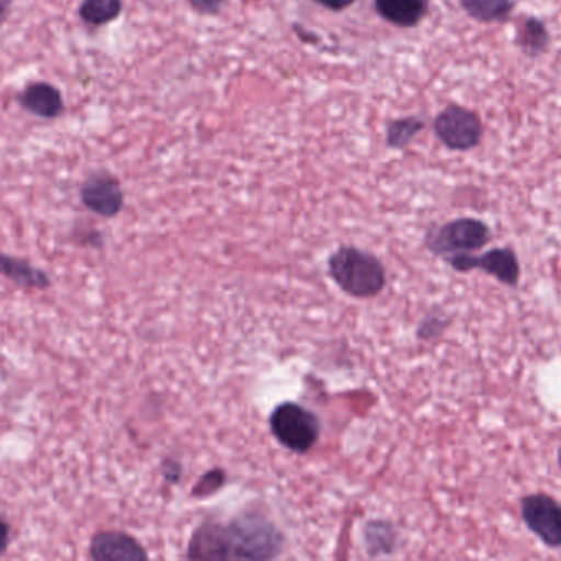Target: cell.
Returning <instances> with one entry per match:
<instances>
[{
  "instance_id": "1",
  "label": "cell",
  "mask_w": 561,
  "mask_h": 561,
  "mask_svg": "<svg viewBox=\"0 0 561 561\" xmlns=\"http://www.w3.org/2000/svg\"><path fill=\"white\" fill-rule=\"evenodd\" d=\"M280 536L268 520L243 516L230 524H204L191 537L190 561H272Z\"/></svg>"
},
{
  "instance_id": "2",
  "label": "cell",
  "mask_w": 561,
  "mask_h": 561,
  "mask_svg": "<svg viewBox=\"0 0 561 561\" xmlns=\"http://www.w3.org/2000/svg\"><path fill=\"white\" fill-rule=\"evenodd\" d=\"M329 272L343 293L358 299L378 296L386 286L382 263L371 253L356 247H342L332 253Z\"/></svg>"
},
{
  "instance_id": "3",
  "label": "cell",
  "mask_w": 561,
  "mask_h": 561,
  "mask_svg": "<svg viewBox=\"0 0 561 561\" xmlns=\"http://www.w3.org/2000/svg\"><path fill=\"white\" fill-rule=\"evenodd\" d=\"M270 427L276 440L296 454H306L319 440V419L296 402H283L273 411Z\"/></svg>"
},
{
  "instance_id": "4",
  "label": "cell",
  "mask_w": 561,
  "mask_h": 561,
  "mask_svg": "<svg viewBox=\"0 0 561 561\" xmlns=\"http://www.w3.org/2000/svg\"><path fill=\"white\" fill-rule=\"evenodd\" d=\"M490 239L486 224L478 219H457L432 232L427 237V247L437 255H465L480 250Z\"/></svg>"
},
{
  "instance_id": "5",
  "label": "cell",
  "mask_w": 561,
  "mask_h": 561,
  "mask_svg": "<svg viewBox=\"0 0 561 561\" xmlns=\"http://www.w3.org/2000/svg\"><path fill=\"white\" fill-rule=\"evenodd\" d=\"M435 135L450 150L467 151L480 145L483 124L474 112L450 105L435 118Z\"/></svg>"
},
{
  "instance_id": "6",
  "label": "cell",
  "mask_w": 561,
  "mask_h": 561,
  "mask_svg": "<svg viewBox=\"0 0 561 561\" xmlns=\"http://www.w3.org/2000/svg\"><path fill=\"white\" fill-rule=\"evenodd\" d=\"M520 513L530 533L550 549H561V503L546 493L527 494L520 500Z\"/></svg>"
},
{
  "instance_id": "7",
  "label": "cell",
  "mask_w": 561,
  "mask_h": 561,
  "mask_svg": "<svg viewBox=\"0 0 561 561\" xmlns=\"http://www.w3.org/2000/svg\"><path fill=\"white\" fill-rule=\"evenodd\" d=\"M82 206L95 216L114 219L124 209L125 194L121 181L107 171H94L79 190Z\"/></svg>"
},
{
  "instance_id": "8",
  "label": "cell",
  "mask_w": 561,
  "mask_h": 561,
  "mask_svg": "<svg viewBox=\"0 0 561 561\" xmlns=\"http://www.w3.org/2000/svg\"><path fill=\"white\" fill-rule=\"evenodd\" d=\"M447 262L457 272L483 270V272L490 273L507 286H516L520 276L519 262H517L516 255L506 249L491 250L480 259H474V256L467 255V253L465 255H451L448 256Z\"/></svg>"
},
{
  "instance_id": "9",
  "label": "cell",
  "mask_w": 561,
  "mask_h": 561,
  "mask_svg": "<svg viewBox=\"0 0 561 561\" xmlns=\"http://www.w3.org/2000/svg\"><path fill=\"white\" fill-rule=\"evenodd\" d=\"M92 561H148L144 547L124 533H101L91 542Z\"/></svg>"
},
{
  "instance_id": "10",
  "label": "cell",
  "mask_w": 561,
  "mask_h": 561,
  "mask_svg": "<svg viewBox=\"0 0 561 561\" xmlns=\"http://www.w3.org/2000/svg\"><path fill=\"white\" fill-rule=\"evenodd\" d=\"M20 105L30 114L39 118H56L65 111L61 92L55 85L46 82H35L30 84L25 91L20 94Z\"/></svg>"
},
{
  "instance_id": "11",
  "label": "cell",
  "mask_w": 561,
  "mask_h": 561,
  "mask_svg": "<svg viewBox=\"0 0 561 561\" xmlns=\"http://www.w3.org/2000/svg\"><path fill=\"white\" fill-rule=\"evenodd\" d=\"M0 276L26 290H46L51 286L48 273L26 260L3 252H0Z\"/></svg>"
},
{
  "instance_id": "12",
  "label": "cell",
  "mask_w": 561,
  "mask_h": 561,
  "mask_svg": "<svg viewBox=\"0 0 561 561\" xmlns=\"http://www.w3.org/2000/svg\"><path fill=\"white\" fill-rule=\"evenodd\" d=\"M375 9L386 22L399 28H412L427 15L428 0H375Z\"/></svg>"
},
{
  "instance_id": "13",
  "label": "cell",
  "mask_w": 561,
  "mask_h": 561,
  "mask_svg": "<svg viewBox=\"0 0 561 561\" xmlns=\"http://www.w3.org/2000/svg\"><path fill=\"white\" fill-rule=\"evenodd\" d=\"M516 43L527 56L543 55L550 45V33L546 23L537 16H527L517 28Z\"/></svg>"
},
{
  "instance_id": "14",
  "label": "cell",
  "mask_w": 561,
  "mask_h": 561,
  "mask_svg": "<svg viewBox=\"0 0 561 561\" xmlns=\"http://www.w3.org/2000/svg\"><path fill=\"white\" fill-rule=\"evenodd\" d=\"M465 12L480 23H501L513 15L514 0H460Z\"/></svg>"
},
{
  "instance_id": "15",
  "label": "cell",
  "mask_w": 561,
  "mask_h": 561,
  "mask_svg": "<svg viewBox=\"0 0 561 561\" xmlns=\"http://www.w3.org/2000/svg\"><path fill=\"white\" fill-rule=\"evenodd\" d=\"M122 12V0H84L79 15L89 25L101 26L117 19Z\"/></svg>"
},
{
  "instance_id": "16",
  "label": "cell",
  "mask_w": 561,
  "mask_h": 561,
  "mask_svg": "<svg viewBox=\"0 0 561 561\" xmlns=\"http://www.w3.org/2000/svg\"><path fill=\"white\" fill-rule=\"evenodd\" d=\"M424 128V122L417 117L399 118V121L391 122L386 131V141L391 148H405L415 135Z\"/></svg>"
},
{
  "instance_id": "17",
  "label": "cell",
  "mask_w": 561,
  "mask_h": 561,
  "mask_svg": "<svg viewBox=\"0 0 561 561\" xmlns=\"http://www.w3.org/2000/svg\"><path fill=\"white\" fill-rule=\"evenodd\" d=\"M190 5L193 7L194 10L201 13H217L224 5H226L227 0H187Z\"/></svg>"
},
{
  "instance_id": "18",
  "label": "cell",
  "mask_w": 561,
  "mask_h": 561,
  "mask_svg": "<svg viewBox=\"0 0 561 561\" xmlns=\"http://www.w3.org/2000/svg\"><path fill=\"white\" fill-rule=\"evenodd\" d=\"M316 2L325 7V9L332 10V12H342V10L352 7L356 0H316Z\"/></svg>"
},
{
  "instance_id": "19",
  "label": "cell",
  "mask_w": 561,
  "mask_h": 561,
  "mask_svg": "<svg viewBox=\"0 0 561 561\" xmlns=\"http://www.w3.org/2000/svg\"><path fill=\"white\" fill-rule=\"evenodd\" d=\"M224 481V474L220 473V471H213V473L207 474L206 478H204L203 481H201V490L206 491V488L209 486V491L216 490V488H219L220 484H222Z\"/></svg>"
},
{
  "instance_id": "20",
  "label": "cell",
  "mask_w": 561,
  "mask_h": 561,
  "mask_svg": "<svg viewBox=\"0 0 561 561\" xmlns=\"http://www.w3.org/2000/svg\"><path fill=\"white\" fill-rule=\"evenodd\" d=\"M9 534L10 529L7 526L5 520L0 519V557L3 556V552L7 550V546H9Z\"/></svg>"
},
{
  "instance_id": "21",
  "label": "cell",
  "mask_w": 561,
  "mask_h": 561,
  "mask_svg": "<svg viewBox=\"0 0 561 561\" xmlns=\"http://www.w3.org/2000/svg\"><path fill=\"white\" fill-rule=\"evenodd\" d=\"M10 0H0V23L3 22V19L7 16V12H9Z\"/></svg>"
},
{
  "instance_id": "22",
  "label": "cell",
  "mask_w": 561,
  "mask_h": 561,
  "mask_svg": "<svg viewBox=\"0 0 561 561\" xmlns=\"http://www.w3.org/2000/svg\"><path fill=\"white\" fill-rule=\"evenodd\" d=\"M559 465H560V468H561V448H560V451H559Z\"/></svg>"
}]
</instances>
